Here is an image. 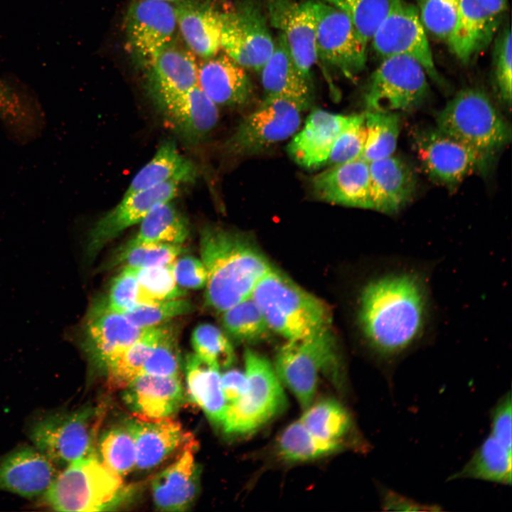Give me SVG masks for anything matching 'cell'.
<instances>
[{
	"instance_id": "27",
	"label": "cell",
	"mask_w": 512,
	"mask_h": 512,
	"mask_svg": "<svg viewBox=\"0 0 512 512\" xmlns=\"http://www.w3.org/2000/svg\"><path fill=\"white\" fill-rule=\"evenodd\" d=\"M56 476L54 463L30 447L16 449L0 461V490L23 497L45 494Z\"/></svg>"
},
{
	"instance_id": "53",
	"label": "cell",
	"mask_w": 512,
	"mask_h": 512,
	"mask_svg": "<svg viewBox=\"0 0 512 512\" xmlns=\"http://www.w3.org/2000/svg\"><path fill=\"white\" fill-rule=\"evenodd\" d=\"M512 404L511 393L502 396L490 412L492 434L508 450L511 451Z\"/></svg>"
},
{
	"instance_id": "4",
	"label": "cell",
	"mask_w": 512,
	"mask_h": 512,
	"mask_svg": "<svg viewBox=\"0 0 512 512\" xmlns=\"http://www.w3.org/2000/svg\"><path fill=\"white\" fill-rule=\"evenodd\" d=\"M437 128L470 146L489 163L511 141V127L489 97L476 87L458 92L438 112Z\"/></svg>"
},
{
	"instance_id": "28",
	"label": "cell",
	"mask_w": 512,
	"mask_h": 512,
	"mask_svg": "<svg viewBox=\"0 0 512 512\" xmlns=\"http://www.w3.org/2000/svg\"><path fill=\"white\" fill-rule=\"evenodd\" d=\"M373 210L386 214L401 210L412 199L416 176L409 164L393 154L369 163Z\"/></svg>"
},
{
	"instance_id": "17",
	"label": "cell",
	"mask_w": 512,
	"mask_h": 512,
	"mask_svg": "<svg viewBox=\"0 0 512 512\" xmlns=\"http://www.w3.org/2000/svg\"><path fill=\"white\" fill-rule=\"evenodd\" d=\"M176 28L175 8L169 2L137 0L129 6L124 22L129 50L146 68L174 41Z\"/></svg>"
},
{
	"instance_id": "6",
	"label": "cell",
	"mask_w": 512,
	"mask_h": 512,
	"mask_svg": "<svg viewBox=\"0 0 512 512\" xmlns=\"http://www.w3.org/2000/svg\"><path fill=\"white\" fill-rule=\"evenodd\" d=\"M247 387L242 395L227 405L221 427L228 434L245 436L256 432L285 410L287 398L273 365L263 356L246 349Z\"/></svg>"
},
{
	"instance_id": "10",
	"label": "cell",
	"mask_w": 512,
	"mask_h": 512,
	"mask_svg": "<svg viewBox=\"0 0 512 512\" xmlns=\"http://www.w3.org/2000/svg\"><path fill=\"white\" fill-rule=\"evenodd\" d=\"M304 110L290 100L265 96L225 142L226 153L238 157L251 156L292 137L300 127Z\"/></svg>"
},
{
	"instance_id": "13",
	"label": "cell",
	"mask_w": 512,
	"mask_h": 512,
	"mask_svg": "<svg viewBox=\"0 0 512 512\" xmlns=\"http://www.w3.org/2000/svg\"><path fill=\"white\" fill-rule=\"evenodd\" d=\"M274 40L267 20L253 0L220 13V50L245 69L260 71L272 55Z\"/></svg>"
},
{
	"instance_id": "37",
	"label": "cell",
	"mask_w": 512,
	"mask_h": 512,
	"mask_svg": "<svg viewBox=\"0 0 512 512\" xmlns=\"http://www.w3.org/2000/svg\"><path fill=\"white\" fill-rule=\"evenodd\" d=\"M345 444L323 439L312 434L299 420L289 424L277 442L278 455L289 462L313 461L336 453Z\"/></svg>"
},
{
	"instance_id": "46",
	"label": "cell",
	"mask_w": 512,
	"mask_h": 512,
	"mask_svg": "<svg viewBox=\"0 0 512 512\" xmlns=\"http://www.w3.org/2000/svg\"><path fill=\"white\" fill-rule=\"evenodd\" d=\"M492 63L495 89L501 101L510 109L512 97V46L509 23H506L494 38Z\"/></svg>"
},
{
	"instance_id": "31",
	"label": "cell",
	"mask_w": 512,
	"mask_h": 512,
	"mask_svg": "<svg viewBox=\"0 0 512 512\" xmlns=\"http://www.w3.org/2000/svg\"><path fill=\"white\" fill-rule=\"evenodd\" d=\"M174 8L177 28L195 55L205 59L220 50V13L193 1H183Z\"/></svg>"
},
{
	"instance_id": "30",
	"label": "cell",
	"mask_w": 512,
	"mask_h": 512,
	"mask_svg": "<svg viewBox=\"0 0 512 512\" xmlns=\"http://www.w3.org/2000/svg\"><path fill=\"white\" fill-rule=\"evenodd\" d=\"M274 43L273 52L260 70L265 96L284 97L306 110L312 101V80L296 65L283 34L279 33Z\"/></svg>"
},
{
	"instance_id": "50",
	"label": "cell",
	"mask_w": 512,
	"mask_h": 512,
	"mask_svg": "<svg viewBox=\"0 0 512 512\" xmlns=\"http://www.w3.org/2000/svg\"><path fill=\"white\" fill-rule=\"evenodd\" d=\"M460 0H417L421 21L429 33L447 41L456 21Z\"/></svg>"
},
{
	"instance_id": "29",
	"label": "cell",
	"mask_w": 512,
	"mask_h": 512,
	"mask_svg": "<svg viewBox=\"0 0 512 512\" xmlns=\"http://www.w3.org/2000/svg\"><path fill=\"white\" fill-rule=\"evenodd\" d=\"M148 85L154 104L186 92L197 85L198 63L187 48L174 41L146 67Z\"/></svg>"
},
{
	"instance_id": "11",
	"label": "cell",
	"mask_w": 512,
	"mask_h": 512,
	"mask_svg": "<svg viewBox=\"0 0 512 512\" xmlns=\"http://www.w3.org/2000/svg\"><path fill=\"white\" fill-rule=\"evenodd\" d=\"M425 31L416 5L407 0H388L387 12L370 41L383 58L393 55L412 58L431 80L443 85Z\"/></svg>"
},
{
	"instance_id": "52",
	"label": "cell",
	"mask_w": 512,
	"mask_h": 512,
	"mask_svg": "<svg viewBox=\"0 0 512 512\" xmlns=\"http://www.w3.org/2000/svg\"><path fill=\"white\" fill-rule=\"evenodd\" d=\"M174 275L178 286L185 289H198L206 287L207 271L203 262L186 255L173 262Z\"/></svg>"
},
{
	"instance_id": "25",
	"label": "cell",
	"mask_w": 512,
	"mask_h": 512,
	"mask_svg": "<svg viewBox=\"0 0 512 512\" xmlns=\"http://www.w3.org/2000/svg\"><path fill=\"white\" fill-rule=\"evenodd\" d=\"M197 85L218 106L243 105L253 93L245 69L223 51L198 63Z\"/></svg>"
},
{
	"instance_id": "57",
	"label": "cell",
	"mask_w": 512,
	"mask_h": 512,
	"mask_svg": "<svg viewBox=\"0 0 512 512\" xmlns=\"http://www.w3.org/2000/svg\"><path fill=\"white\" fill-rule=\"evenodd\" d=\"M159 1H163L169 2V1H178V0H159Z\"/></svg>"
},
{
	"instance_id": "44",
	"label": "cell",
	"mask_w": 512,
	"mask_h": 512,
	"mask_svg": "<svg viewBox=\"0 0 512 512\" xmlns=\"http://www.w3.org/2000/svg\"><path fill=\"white\" fill-rule=\"evenodd\" d=\"M321 1L346 14L368 43L370 41L388 7V0H321Z\"/></svg>"
},
{
	"instance_id": "35",
	"label": "cell",
	"mask_w": 512,
	"mask_h": 512,
	"mask_svg": "<svg viewBox=\"0 0 512 512\" xmlns=\"http://www.w3.org/2000/svg\"><path fill=\"white\" fill-rule=\"evenodd\" d=\"M140 223L137 234L124 246L147 243L181 245L189 234L186 218L171 201L154 206Z\"/></svg>"
},
{
	"instance_id": "41",
	"label": "cell",
	"mask_w": 512,
	"mask_h": 512,
	"mask_svg": "<svg viewBox=\"0 0 512 512\" xmlns=\"http://www.w3.org/2000/svg\"><path fill=\"white\" fill-rule=\"evenodd\" d=\"M222 313L224 328L237 340L255 343L270 335V329L251 296Z\"/></svg>"
},
{
	"instance_id": "48",
	"label": "cell",
	"mask_w": 512,
	"mask_h": 512,
	"mask_svg": "<svg viewBox=\"0 0 512 512\" xmlns=\"http://www.w3.org/2000/svg\"><path fill=\"white\" fill-rule=\"evenodd\" d=\"M181 364L176 331L164 326L151 354L144 366L142 373L179 377Z\"/></svg>"
},
{
	"instance_id": "1",
	"label": "cell",
	"mask_w": 512,
	"mask_h": 512,
	"mask_svg": "<svg viewBox=\"0 0 512 512\" xmlns=\"http://www.w3.org/2000/svg\"><path fill=\"white\" fill-rule=\"evenodd\" d=\"M432 307L425 269L406 262L384 263L360 290L357 323L372 353L390 362L422 340L430 326Z\"/></svg>"
},
{
	"instance_id": "39",
	"label": "cell",
	"mask_w": 512,
	"mask_h": 512,
	"mask_svg": "<svg viewBox=\"0 0 512 512\" xmlns=\"http://www.w3.org/2000/svg\"><path fill=\"white\" fill-rule=\"evenodd\" d=\"M366 136L361 158L368 163L394 154L400 132L397 112L366 111Z\"/></svg>"
},
{
	"instance_id": "22",
	"label": "cell",
	"mask_w": 512,
	"mask_h": 512,
	"mask_svg": "<svg viewBox=\"0 0 512 512\" xmlns=\"http://www.w3.org/2000/svg\"><path fill=\"white\" fill-rule=\"evenodd\" d=\"M349 115L316 109L308 116L302 128L287 145L291 159L300 166L319 169L326 164L334 143Z\"/></svg>"
},
{
	"instance_id": "24",
	"label": "cell",
	"mask_w": 512,
	"mask_h": 512,
	"mask_svg": "<svg viewBox=\"0 0 512 512\" xmlns=\"http://www.w3.org/2000/svg\"><path fill=\"white\" fill-rule=\"evenodd\" d=\"M122 393L127 407L136 417L144 420L170 417L180 409L184 400L180 377L142 373Z\"/></svg>"
},
{
	"instance_id": "23",
	"label": "cell",
	"mask_w": 512,
	"mask_h": 512,
	"mask_svg": "<svg viewBox=\"0 0 512 512\" xmlns=\"http://www.w3.org/2000/svg\"><path fill=\"white\" fill-rule=\"evenodd\" d=\"M194 441L188 444L179 457L158 473L151 484L156 507L164 511H184L196 500L200 485V469L196 461Z\"/></svg>"
},
{
	"instance_id": "56",
	"label": "cell",
	"mask_w": 512,
	"mask_h": 512,
	"mask_svg": "<svg viewBox=\"0 0 512 512\" xmlns=\"http://www.w3.org/2000/svg\"><path fill=\"white\" fill-rule=\"evenodd\" d=\"M221 388L227 404L237 401L245 393L247 378L245 373L233 369L220 376Z\"/></svg>"
},
{
	"instance_id": "18",
	"label": "cell",
	"mask_w": 512,
	"mask_h": 512,
	"mask_svg": "<svg viewBox=\"0 0 512 512\" xmlns=\"http://www.w3.org/2000/svg\"><path fill=\"white\" fill-rule=\"evenodd\" d=\"M178 187V183L170 181L122 198L90 228L85 245L86 257L92 260L109 242L129 227L140 223L154 206L171 201Z\"/></svg>"
},
{
	"instance_id": "45",
	"label": "cell",
	"mask_w": 512,
	"mask_h": 512,
	"mask_svg": "<svg viewBox=\"0 0 512 512\" xmlns=\"http://www.w3.org/2000/svg\"><path fill=\"white\" fill-rule=\"evenodd\" d=\"M191 343L196 353L220 369L228 368L233 363L235 353L231 343L212 324L197 326L192 333Z\"/></svg>"
},
{
	"instance_id": "3",
	"label": "cell",
	"mask_w": 512,
	"mask_h": 512,
	"mask_svg": "<svg viewBox=\"0 0 512 512\" xmlns=\"http://www.w3.org/2000/svg\"><path fill=\"white\" fill-rule=\"evenodd\" d=\"M251 297L270 330L287 341L330 329L329 307L272 267L257 282Z\"/></svg>"
},
{
	"instance_id": "36",
	"label": "cell",
	"mask_w": 512,
	"mask_h": 512,
	"mask_svg": "<svg viewBox=\"0 0 512 512\" xmlns=\"http://www.w3.org/2000/svg\"><path fill=\"white\" fill-rule=\"evenodd\" d=\"M164 326L149 327L133 344L111 358L103 370L108 385L113 390H123L142 373L144 366L151 354Z\"/></svg>"
},
{
	"instance_id": "12",
	"label": "cell",
	"mask_w": 512,
	"mask_h": 512,
	"mask_svg": "<svg viewBox=\"0 0 512 512\" xmlns=\"http://www.w3.org/2000/svg\"><path fill=\"white\" fill-rule=\"evenodd\" d=\"M317 57L353 78L366 68L368 42L348 16L321 1H314Z\"/></svg>"
},
{
	"instance_id": "5",
	"label": "cell",
	"mask_w": 512,
	"mask_h": 512,
	"mask_svg": "<svg viewBox=\"0 0 512 512\" xmlns=\"http://www.w3.org/2000/svg\"><path fill=\"white\" fill-rule=\"evenodd\" d=\"M127 490L122 476L92 455L68 464L45 495L58 511H102L119 505Z\"/></svg>"
},
{
	"instance_id": "19",
	"label": "cell",
	"mask_w": 512,
	"mask_h": 512,
	"mask_svg": "<svg viewBox=\"0 0 512 512\" xmlns=\"http://www.w3.org/2000/svg\"><path fill=\"white\" fill-rule=\"evenodd\" d=\"M266 3L272 26L284 36L299 69L311 79V70L318 58L314 1L266 0Z\"/></svg>"
},
{
	"instance_id": "8",
	"label": "cell",
	"mask_w": 512,
	"mask_h": 512,
	"mask_svg": "<svg viewBox=\"0 0 512 512\" xmlns=\"http://www.w3.org/2000/svg\"><path fill=\"white\" fill-rule=\"evenodd\" d=\"M338 356L330 329L289 340L277 351L275 372L305 409L315 396L320 375L337 370Z\"/></svg>"
},
{
	"instance_id": "47",
	"label": "cell",
	"mask_w": 512,
	"mask_h": 512,
	"mask_svg": "<svg viewBox=\"0 0 512 512\" xmlns=\"http://www.w3.org/2000/svg\"><path fill=\"white\" fill-rule=\"evenodd\" d=\"M191 302L185 298L138 304L123 314L132 323L141 328L157 326L174 317L192 311Z\"/></svg>"
},
{
	"instance_id": "55",
	"label": "cell",
	"mask_w": 512,
	"mask_h": 512,
	"mask_svg": "<svg viewBox=\"0 0 512 512\" xmlns=\"http://www.w3.org/2000/svg\"><path fill=\"white\" fill-rule=\"evenodd\" d=\"M25 108L16 94L0 82V117L11 123L22 122Z\"/></svg>"
},
{
	"instance_id": "16",
	"label": "cell",
	"mask_w": 512,
	"mask_h": 512,
	"mask_svg": "<svg viewBox=\"0 0 512 512\" xmlns=\"http://www.w3.org/2000/svg\"><path fill=\"white\" fill-rule=\"evenodd\" d=\"M507 0H460L447 43L462 63L474 60L494 40L504 21Z\"/></svg>"
},
{
	"instance_id": "54",
	"label": "cell",
	"mask_w": 512,
	"mask_h": 512,
	"mask_svg": "<svg viewBox=\"0 0 512 512\" xmlns=\"http://www.w3.org/2000/svg\"><path fill=\"white\" fill-rule=\"evenodd\" d=\"M381 506L387 511H430L440 510L437 506L420 503L384 488L381 489Z\"/></svg>"
},
{
	"instance_id": "42",
	"label": "cell",
	"mask_w": 512,
	"mask_h": 512,
	"mask_svg": "<svg viewBox=\"0 0 512 512\" xmlns=\"http://www.w3.org/2000/svg\"><path fill=\"white\" fill-rule=\"evenodd\" d=\"M139 286V304L183 298L186 294L176 282L173 262L134 268Z\"/></svg>"
},
{
	"instance_id": "7",
	"label": "cell",
	"mask_w": 512,
	"mask_h": 512,
	"mask_svg": "<svg viewBox=\"0 0 512 512\" xmlns=\"http://www.w3.org/2000/svg\"><path fill=\"white\" fill-rule=\"evenodd\" d=\"M102 419V410L97 407L52 412L33 423L30 438L53 463L68 464L96 455L95 444Z\"/></svg>"
},
{
	"instance_id": "26",
	"label": "cell",
	"mask_w": 512,
	"mask_h": 512,
	"mask_svg": "<svg viewBox=\"0 0 512 512\" xmlns=\"http://www.w3.org/2000/svg\"><path fill=\"white\" fill-rule=\"evenodd\" d=\"M134 440L136 466L153 469L172 454L194 441L181 424L170 417L144 420L136 417L126 422Z\"/></svg>"
},
{
	"instance_id": "15",
	"label": "cell",
	"mask_w": 512,
	"mask_h": 512,
	"mask_svg": "<svg viewBox=\"0 0 512 512\" xmlns=\"http://www.w3.org/2000/svg\"><path fill=\"white\" fill-rule=\"evenodd\" d=\"M147 329L111 309L102 297L92 302L79 329V343L91 364L103 370L111 358L137 341Z\"/></svg>"
},
{
	"instance_id": "43",
	"label": "cell",
	"mask_w": 512,
	"mask_h": 512,
	"mask_svg": "<svg viewBox=\"0 0 512 512\" xmlns=\"http://www.w3.org/2000/svg\"><path fill=\"white\" fill-rule=\"evenodd\" d=\"M183 252L181 245L168 243L122 246L102 268L107 270L119 265L134 268L166 265L174 262Z\"/></svg>"
},
{
	"instance_id": "14",
	"label": "cell",
	"mask_w": 512,
	"mask_h": 512,
	"mask_svg": "<svg viewBox=\"0 0 512 512\" xmlns=\"http://www.w3.org/2000/svg\"><path fill=\"white\" fill-rule=\"evenodd\" d=\"M413 145L420 164L434 182L453 188L489 163L477 151L437 127L416 132Z\"/></svg>"
},
{
	"instance_id": "9",
	"label": "cell",
	"mask_w": 512,
	"mask_h": 512,
	"mask_svg": "<svg viewBox=\"0 0 512 512\" xmlns=\"http://www.w3.org/2000/svg\"><path fill=\"white\" fill-rule=\"evenodd\" d=\"M427 77L423 67L412 58H383L364 90L366 111L398 112L417 108L430 94Z\"/></svg>"
},
{
	"instance_id": "20",
	"label": "cell",
	"mask_w": 512,
	"mask_h": 512,
	"mask_svg": "<svg viewBox=\"0 0 512 512\" xmlns=\"http://www.w3.org/2000/svg\"><path fill=\"white\" fill-rule=\"evenodd\" d=\"M155 105L165 122L189 144L203 140L218 120V105L198 85Z\"/></svg>"
},
{
	"instance_id": "49",
	"label": "cell",
	"mask_w": 512,
	"mask_h": 512,
	"mask_svg": "<svg viewBox=\"0 0 512 512\" xmlns=\"http://www.w3.org/2000/svg\"><path fill=\"white\" fill-rule=\"evenodd\" d=\"M366 136L364 113L349 115L334 143L327 164L334 166L361 158Z\"/></svg>"
},
{
	"instance_id": "34",
	"label": "cell",
	"mask_w": 512,
	"mask_h": 512,
	"mask_svg": "<svg viewBox=\"0 0 512 512\" xmlns=\"http://www.w3.org/2000/svg\"><path fill=\"white\" fill-rule=\"evenodd\" d=\"M512 452L490 434L469 460L448 480L475 479L511 485Z\"/></svg>"
},
{
	"instance_id": "2",
	"label": "cell",
	"mask_w": 512,
	"mask_h": 512,
	"mask_svg": "<svg viewBox=\"0 0 512 512\" xmlns=\"http://www.w3.org/2000/svg\"><path fill=\"white\" fill-rule=\"evenodd\" d=\"M199 244L207 271L206 302L218 312L250 297L257 282L272 268L244 233L206 225L200 231Z\"/></svg>"
},
{
	"instance_id": "38",
	"label": "cell",
	"mask_w": 512,
	"mask_h": 512,
	"mask_svg": "<svg viewBox=\"0 0 512 512\" xmlns=\"http://www.w3.org/2000/svg\"><path fill=\"white\" fill-rule=\"evenodd\" d=\"M299 421L316 437L325 440L343 442L353 429L348 411L338 401L323 399L311 402L304 409Z\"/></svg>"
},
{
	"instance_id": "32",
	"label": "cell",
	"mask_w": 512,
	"mask_h": 512,
	"mask_svg": "<svg viewBox=\"0 0 512 512\" xmlns=\"http://www.w3.org/2000/svg\"><path fill=\"white\" fill-rule=\"evenodd\" d=\"M220 368L194 353L186 357L185 375L188 395L214 425L220 426L227 402L223 396Z\"/></svg>"
},
{
	"instance_id": "21",
	"label": "cell",
	"mask_w": 512,
	"mask_h": 512,
	"mask_svg": "<svg viewBox=\"0 0 512 512\" xmlns=\"http://www.w3.org/2000/svg\"><path fill=\"white\" fill-rule=\"evenodd\" d=\"M314 195L325 202L373 209L369 163L362 158L331 166L311 180Z\"/></svg>"
},
{
	"instance_id": "51",
	"label": "cell",
	"mask_w": 512,
	"mask_h": 512,
	"mask_svg": "<svg viewBox=\"0 0 512 512\" xmlns=\"http://www.w3.org/2000/svg\"><path fill=\"white\" fill-rule=\"evenodd\" d=\"M105 298L108 306L119 313L139 304V286L134 267H124L112 280L108 295Z\"/></svg>"
},
{
	"instance_id": "33",
	"label": "cell",
	"mask_w": 512,
	"mask_h": 512,
	"mask_svg": "<svg viewBox=\"0 0 512 512\" xmlns=\"http://www.w3.org/2000/svg\"><path fill=\"white\" fill-rule=\"evenodd\" d=\"M196 175L193 164L179 152L173 142L166 141L134 176L122 198L166 182H193Z\"/></svg>"
},
{
	"instance_id": "40",
	"label": "cell",
	"mask_w": 512,
	"mask_h": 512,
	"mask_svg": "<svg viewBox=\"0 0 512 512\" xmlns=\"http://www.w3.org/2000/svg\"><path fill=\"white\" fill-rule=\"evenodd\" d=\"M99 459L114 473L124 476L136 466V448L127 425L105 430L97 440Z\"/></svg>"
}]
</instances>
